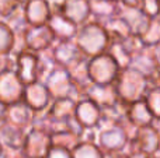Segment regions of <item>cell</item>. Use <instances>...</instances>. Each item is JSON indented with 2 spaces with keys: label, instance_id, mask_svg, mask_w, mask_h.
Wrapping results in <instances>:
<instances>
[{
  "label": "cell",
  "instance_id": "6da1fadb",
  "mask_svg": "<svg viewBox=\"0 0 160 158\" xmlns=\"http://www.w3.org/2000/svg\"><path fill=\"white\" fill-rule=\"evenodd\" d=\"M114 84L119 100L127 104L145 100L148 91L150 90L149 78L132 66L119 70L118 77Z\"/></svg>",
  "mask_w": 160,
  "mask_h": 158
},
{
  "label": "cell",
  "instance_id": "7a4b0ae2",
  "mask_svg": "<svg viewBox=\"0 0 160 158\" xmlns=\"http://www.w3.org/2000/svg\"><path fill=\"white\" fill-rule=\"evenodd\" d=\"M75 42L87 58H93L107 52L111 39L105 31L104 24L90 18L87 22L79 27Z\"/></svg>",
  "mask_w": 160,
  "mask_h": 158
},
{
  "label": "cell",
  "instance_id": "3957f363",
  "mask_svg": "<svg viewBox=\"0 0 160 158\" xmlns=\"http://www.w3.org/2000/svg\"><path fill=\"white\" fill-rule=\"evenodd\" d=\"M119 70V64L108 52L100 53L88 59V76L90 80L96 84L115 83Z\"/></svg>",
  "mask_w": 160,
  "mask_h": 158
},
{
  "label": "cell",
  "instance_id": "277c9868",
  "mask_svg": "<svg viewBox=\"0 0 160 158\" xmlns=\"http://www.w3.org/2000/svg\"><path fill=\"white\" fill-rule=\"evenodd\" d=\"M44 83L47 86L52 100L70 97V98H75L76 101H79L78 90H76V86L73 83L66 67L56 66L55 70L48 76Z\"/></svg>",
  "mask_w": 160,
  "mask_h": 158
},
{
  "label": "cell",
  "instance_id": "5b68a950",
  "mask_svg": "<svg viewBox=\"0 0 160 158\" xmlns=\"http://www.w3.org/2000/svg\"><path fill=\"white\" fill-rule=\"evenodd\" d=\"M96 143L102 151H122L129 143L127 132L119 125H100L97 128Z\"/></svg>",
  "mask_w": 160,
  "mask_h": 158
},
{
  "label": "cell",
  "instance_id": "8992f818",
  "mask_svg": "<svg viewBox=\"0 0 160 158\" xmlns=\"http://www.w3.org/2000/svg\"><path fill=\"white\" fill-rule=\"evenodd\" d=\"M52 148V136L49 132L32 126L27 130L22 144V153L27 158H45Z\"/></svg>",
  "mask_w": 160,
  "mask_h": 158
},
{
  "label": "cell",
  "instance_id": "52a82bcc",
  "mask_svg": "<svg viewBox=\"0 0 160 158\" xmlns=\"http://www.w3.org/2000/svg\"><path fill=\"white\" fill-rule=\"evenodd\" d=\"M25 84L18 77L14 67L0 70V101L6 105L22 100Z\"/></svg>",
  "mask_w": 160,
  "mask_h": 158
},
{
  "label": "cell",
  "instance_id": "ba28073f",
  "mask_svg": "<svg viewBox=\"0 0 160 158\" xmlns=\"http://www.w3.org/2000/svg\"><path fill=\"white\" fill-rule=\"evenodd\" d=\"M56 41V36L53 31L48 24L42 25H28L22 35L25 49L34 50L37 53H41L48 50Z\"/></svg>",
  "mask_w": 160,
  "mask_h": 158
},
{
  "label": "cell",
  "instance_id": "9c48e42d",
  "mask_svg": "<svg viewBox=\"0 0 160 158\" xmlns=\"http://www.w3.org/2000/svg\"><path fill=\"white\" fill-rule=\"evenodd\" d=\"M139 150L146 154H159L160 153V134L153 125L138 128L135 136L129 140L127 148L124 151Z\"/></svg>",
  "mask_w": 160,
  "mask_h": 158
},
{
  "label": "cell",
  "instance_id": "30bf717a",
  "mask_svg": "<svg viewBox=\"0 0 160 158\" xmlns=\"http://www.w3.org/2000/svg\"><path fill=\"white\" fill-rule=\"evenodd\" d=\"M38 62L39 53L34 50L21 49L14 53V69L25 86L38 81Z\"/></svg>",
  "mask_w": 160,
  "mask_h": 158
},
{
  "label": "cell",
  "instance_id": "8fae6325",
  "mask_svg": "<svg viewBox=\"0 0 160 158\" xmlns=\"http://www.w3.org/2000/svg\"><path fill=\"white\" fill-rule=\"evenodd\" d=\"M49 52L52 55L53 60L56 62V64L66 67V69L86 56L80 50L75 39H69V41H58L56 39L55 44L49 48Z\"/></svg>",
  "mask_w": 160,
  "mask_h": 158
},
{
  "label": "cell",
  "instance_id": "7c38bea8",
  "mask_svg": "<svg viewBox=\"0 0 160 158\" xmlns=\"http://www.w3.org/2000/svg\"><path fill=\"white\" fill-rule=\"evenodd\" d=\"M22 100L35 112H41V111H45L49 106L52 97H51L44 81L38 80V81H34V83L25 86Z\"/></svg>",
  "mask_w": 160,
  "mask_h": 158
},
{
  "label": "cell",
  "instance_id": "4fadbf2b",
  "mask_svg": "<svg viewBox=\"0 0 160 158\" xmlns=\"http://www.w3.org/2000/svg\"><path fill=\"white\" fill-rule=\"evenodd\" d=\"M75 118L84 129H97L101 123V108L90 98H82L76 105Z\"/></svg>",
  "mask_w": 160,
  "mask_h": 158
},
{
  "label": "cell",
  "instance_id": "5bb4252c",
  "mask_svg": "<svg viewBox=\"0 0 160 158\" xmlns=\"http://www.w3.org/2000/svg\"><path fill=\"white\" fill-rule=\"evenodd\" d=\"M35 114L32 108L27 105L24 102V100L18 101V102H14L7 105V109H6V120H8L10 123L18 126V128H22L25 130L32 128L34 119H35Z\"/></svg>",
  "mask_w": 160,
  "mask_h": 158
},
{
  "label": "cell",
  "instance_id": "9a60e30c",
  "mask_svg": "<svg viewBox=\"0 0 160 158\" xmlns=\"http://www.w3.org/2000/svg\"><path fill=\"white\" fill-rule=\"evenodd\" d=\"M86 98H90L91 101L97 104L100 108H107L119 101L118 92H117L115 84H96L91 83L86 90Z\"/></svg>",
  "mask_w": 160,
  "mask_h": 158
},
{
  "label": "cell",
  "instance_id": "2e32d148",
  "mask_svg": "<svg viewBox=\"0 0 160 158\" xmlns=\"http://www.w3.org/2000/svg\"><path fill=\"white\" fill-rule=\"evenodd\" d=\"M48 25L51 30L53 31L56 39L58 41H69V39H75L76 34H78L79 25L72 22L69 18L63 16L59 11L58 7H52V14H51L49 20H48Z\"/></svg>",
  "mask_w": 160,
  "mask_h": 158
},
{
  "label": "cell",
  "instance_id": "e0dca14e",
  "mask_svg": "<svg viewBox=\"0 0 160 158\" xmlns=\"http://www.w3.org/2000/svg\"><path fill=\"white\" fill-rule=\"evenodd\" d=\"M58 8L66 18L79 27L91 18L90 0H65Z\"/></svg>",
  "mask_w": 160,
  "mask_h": 158
},
{
  "label": "cell",
  "instance_id": "ac0fdd59",
  "mask_svg": "<svg viewBox=\"0 0 160 158\" xmlns=\"http://www.w3.org/2000/svg\"><path fill=\"white\" fill-rule=\"evenodd\" d=\"M24 13L30 25L48 24V20L52 14V6L47 0H25Z\"/></svg>",
  "mask_w": 160,
  "mask_h": 158
},
{
  "label": "cell",
  "instance_id": "d6986e66",
  "mask_svg": "<svg viewBox=\"0 0 160 158\" xmlns=\"http://www.w3.org/2000/svg\"><path fill=\"white\" fill-rule=\"evenodd\" d=\"M119 17L125 20L129 25L132 34L136 35H142L145 30L148 28L152 17H149L146 13L141 10L139 7H132V6H125L121 3V8H119Z\"/></svg>",
  "mask_w": 160,
  "mask_h": 158
},
{
  "label": "cell",
  "instance_id": "ffe728a7",
  "mask_svg": "<svg viewBox=\"0 0 160 158\" xmlns=\"http://www.w3.org/2000/svg\"><path fill=\"white\" fill-rule=\"evenodd\" d=\"M27 130L10 123L8 120H0V144L4 148H22Z\"/></svg>",
  "mask_w": 160,
  "mask_h": 158
},
{
  "label": "cell",
  "instance_id": "44dd1931",
  "mask_svg": "<svg viewBox=\"0 0 160 158\" xmlns=\"http://www.w3.org/2000/svg\"><path fill=\"white\" fill-rule=\"evenodd\" d=\"M76 105H78V101L75 98H56V100L51 101L49 106L45 109V114L49 119L53 120L70 119L75 116Z\"/></svg>",
  "mask_w": 160,
  "mask_h": 158
},
{
  "label": "cell",
  "instance_id": "7402d4cb",
  "mask_svg": "<svg viewBox=\"0 0 160 158\" xmlns=\"http://www.w3.org/2000/svg\"><path fill=\"white\" fill-rule=\"evenodd\" d=\"M121 2L115 0H90V10L91 18L97 20L100 22H104L107 20L117 17L119 14Z\"/></svg>",
  "mask_w": 160,
  "mask_h": 158
},
{
  "label": "cell",
  "instance_id": "603a6c76",
  "mask_svg": "<svg viewBox=\"0 0 160 158\" xmlns=\"http://www.w3.org/2000/svg\"><path fill=\"white\" fill-rule=\"evenodd\" d=\"M128 119L136 126V128H142V126H149L153 125L155 122V116L150 112L149 106H148L146 101L141 100L132 102L128 105Z\"/></svg>",
  "mask_w": 160,
  "mask_h": 158
},
{
  "label": "cell",
  "instance_id": "cb8c5ba5",
  "mask_svg": "<svg viewBox=\"0 0 160 158\" xmlns=\"http://www.w3.org/2000/svg\"><path fill=\"white\" fill-rule=\"evenodd\" d=\"M111 41H125L132 34L128 22L122 17L117 16L102 22Z\"/></svg>",
  "mask_w": 160,
  "mask_h": 158
},
{
  "label": "cell",
  "instance_id": "d4e9b609",
  "mask_svg": "<svg viewBox=\"0 0 160 158\" xmlns=\"http://www.w3.org/2000/svg\"><path fill=\"white\" fill-rule=\"evenodd\" d=\"M16 49V34L13 28L0 18V55H13Z\"/></svg>",
  "mask_w": 160,
  "mask_h": 158
},
{
  "label": "cell",
  "instance_id": "484cf974",
  "mask_svg": "<svg viewBox=\"0 0 160 158\" xmlns=\"http://www.w3.org/2000/svg\"><path fill=\"white\" fill-rule=\"evenodd\" d=\"M107 52L117 60V63L119 64L121 69L131 66V62H132V55L129 53V50L125 48L124 42L122 41H111L108 45Z\"/></svg>",
  "mask_w": 160,
  "mask_h": 158
},
{
  "label": "cell",
  "instance_id": "4316f807",
  "mask_svg": "<svg viewBox=\"0 0 160 158\" xmlns=\"http://www.w3.org/2000/svg\"><path fill=\"white\" fill-rule=\"evenodd\" d=\"M73 158H102L104 151L96 142L83 140L72 150Z\"/></svg>",
  "mask_w": 160,
  "mask_h": 158
},
{
  "label": "cell",
  "instance_id": "83f0119b",
  "mask_svg": "<svg viewBox=\"0 0 160 158\" xmlns=\"http://www.w3.org/2000/svg\"><path fill=\"white\" fill-rule=\"evenodd\" d=\"M52 136V146L53 147H62L72 151L80 142H83V137L73 132H61V133H53Z\"/></svg>",
  "mask_w": 160,
  "mask_h": 158
},
{
  "label": "cell",
  "instance_id": "f1b7e54d",
  "mask_svg": "<svg viewBox=\"0 0 160 158\" xmlns=\"http://www.w3.org/2000/svg\"><path fill=\"white\" fill-rule=\"evenodd\" d=\"M56 66H58V64L53 60L49 49L45 50V52H41L39 53V62H38V80L45 81L48 76L55 70Z\"/></svg>",
  "mask_w": 160,
  "mask_h": 158
},
{
  "label": "cell",
  "instance_id": "f546056e",
  "mask_svg": "<svg viewBox=\"0 0 160 158\" xmlns=\"http://www.w3.org/2000/svg\"><path fill=\"white\" fill-rule=\"evenodd\" d=\"M141 38L146 46H153V45L159 44L160 42V14L158 17H153L150 20L149 25L145 30V32L141 35Z\"/></svg>",
  "mask_w": 160,
  "mask_h": 158
},
{
  "label": "cell",
  "instance_id": "4dcf8cb0",
  "mask_svg": "<svg viewBox=\"0 0 160 158\" xmlns=\"http://www.w3.org/2000/svg\"><path fill=\"white\" fill-rule=\"evenodd\" d=\"M145 101H146L155 119H160V87H152L148 91Z\"/></svg>",
  "mask_w": 160,
  "mask_h": 158
},
{
  "label": "cell",
  "instance_id": "1f68e13d",
  "mask_svg": "<svg viewBox=\"0 0 160 158\" xmlns=\"http://www.w3.org/2000/svg\"><path fill=\"white\" fill-rule=\"evenodd\" d=\"M125 45V48H127L128 50H129L131 55H136V53L142 52V50L146 48V45H145V42L142 41L141 35H136V34H131L129 36H128L125 41H122Z\"/></svg>",
  "mask_w": 160,
  "mask_h": 158
},
{
  "label": "cell",
  "instance_id": "d6a6232c",
  "mask_svg": "<svg viewBox=\"0 0 160 158\" xmlns=\"http://www.w3.org/2000/svg\"><path fill=\"white\" fill-rule=\"evenodd\" d=\"M139 8L149 17H158L160 14V3L159 0H141Z\"/></svg>",
  "mask_w": 160,
  "mask_h": 158
},
{
  "label": "cell",
  "instance_id": "836d02e7",
  "mask_svg": "<svg viewBox=\"0 0 160 158\" xmlns=\"http://www.w3.org/2000/svg\"><path fill=\"white\" fill-rule=\"evenodd\" d=\"M24 2L25 0H0V18H6L7 16H10Z\"/></svg>",
  "mask_w": 160,
  "mask_h": 158
},
{
  "label": "cell",
  "instance_id": "e575fe53",
  "mask_svg": "<svg viewBox=\"0 0 160 158\" xmlns=\"http://www.w3.org/2000/svg\"><path fill=\"white\" fill-rule=\"evenodd\" d=\"M45 158H73L72 151L68 148H62V147H53L49 150V153L47 154Z\"/></svg>",
  "mask_w": 160,
  "mask_h": 158
},
{
  "label": "cell",
  "instance_id": "d590c367",
  "mask_svg": "<svg viewBox=\"0 0 160 158\" xmlns=\"http://www.w3.org/2000/svg\"><path fill=\"white\" fill-rule=\"evenodd\" d=\"M2 158H27L25 154L22 153V150H16V148H4Z\"/></svg>",
  "mask_w": 160,
  "mask_h": 158
},
{
  "label": "cell",
  "instance_id": "8d00e7d4",
  "mask_svg": "<svg viewBox=\"0 0 160 158\" xmlns=\"http://www.w3.org/2000/svg\"><path fill=\"white\" fill-rule=\"evenodd\" d=\"M102 158H128V154L122 151H104Z\"/></svg>",
  "mask_w": 160,
  "mask_h": 158
},
{
  "label": "cell",
  "instance_id": "74e56055",
  "mask_svg": "<svg viewBox=\"0 0 160 158\" xmlns=\"http://www.w3.org/2000/svg\"><path fill=\"white\" fill-rule=\"evenodd\" d=\"M150 50H152V55H153V58H155L158 66L160 67V42L153 45V46H150Z\"/></svg>",
  "mask_w": 160,
  "mask_h": 158
},
{
  "label": "cell",
  "instance_id": "f35d334b",
  "mask_svg": "<svg viewBox=\"0 0 160 158\" xmlns=\"http://www.w3.org/2000/svg\"><path fill=\"white\" fill-rule=\"evenodd\" d=\"M122 4L125 6H132V7H139V3H141V0H122Z\"/></svg>",
  "mask_w": 160,
  "mask_h": 158
},
{
  "label": "cell",
  "instance_id": "ab89813d",
  "mask_svg": "<svg viewBox=\"0 0 160 158\" xmlns=\"http://www.w3.org/2000/svg\"><path fill=\"white\" fill-rule=\"evenodd\" d=\"M6 109H7V105L0 101V120H3L6 118Z\"/></svg>",
  "mask_w": 160,
  "mask_h": 158
},
{
  "label": "cell",
  "instance_id": "60d3db41",
  "mask_svg": "<svg viewBox=\"0 0 160 158\" xmlns=\"http://www.w3.org/2000/svg\"><path fill=\"white\" fill-rule=\"evenodd\" d=\"M48 3H49L51 6H52V7H59V6L62 4V3L65 2V0H47Z\"/></svg>",
  "mask_w": 160,
  "mask_h": 158
},
{
  "label": "cell",
  "instance_id": "b9f144b4",
  "mask_svg": "<svg viewBox=\"0 0 160 158\" xmlns=\"http://www.w3.org/2000/svg\"><path fill=\"white\" fill-rule=\"evenodd\" d=\"M153 126L158 129V132H159V134H160V119H155V122H153Z\"/></svg>",
  "mask_w": 160,
  "mask_h": 158
},
{
  "label": "cell",
  "instance_id": "7bdbcfd3",
  "mask_svg": "<svg viewBox=\"0 0 160 158\" xmlns=\"http://www.w3.org/2000/svg\"><path fill=\"white\" fill-rule=\"evenodd\" d=\"M3 153H4V147H3V146L0 144V158L3 157Z\"/></svg>",
  "mask_w": 160,
  "mask_h": 158
},
{
  "label": "cell",
  "instance_id": "ee69618b",
  "mask_svg": "<svg viewBox=\"0 0 160 158\" xmlns=\"http://www.w3.org/2000/svg\"><path fill=\"white\" fill-rule=\"evenodd\" d=\"M115 2H122V0H115Z\"/></svg>",
  "mask_w": 160,
  "mask_h": 158
},
{
  "label": "cell",
  "instance_id": "f6af8a7d",
  "mask_svg": "<svg viewBox=\"0 0 160 158\" xmlns=\"http://www.w3.org/2000/svg\"><path fill=\"white\" fill-rule=\"evenodd\" d=\"M159 3H160V0H159Z\"/></svg>",
  "mask_w": 160,
  "mask_h": 158
}]
</instances>
